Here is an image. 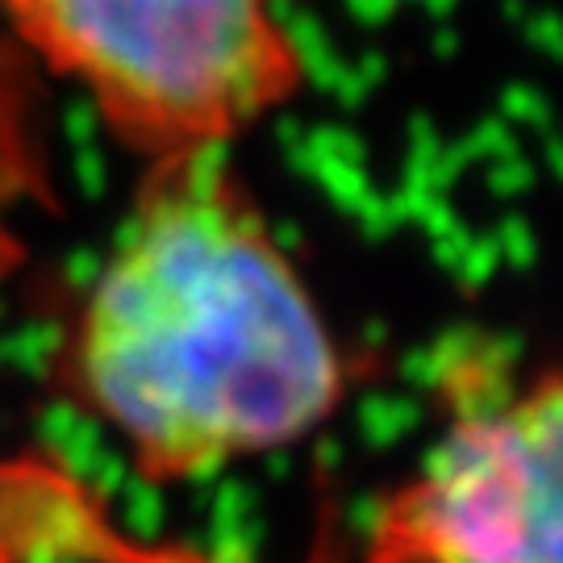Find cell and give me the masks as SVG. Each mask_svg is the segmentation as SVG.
<instances>
[{"label":"cell","mask_w":563,"mask_h":563,"mask_svg":"<svg viewBox=\"0 0 563 563\" xmlns=\"http://www.w3.org/2000/svg\"><path fill=\"white\" fill-rule=\"evenodd\" d=\"M213 155L163 159L67 346L71 388L151 476L301 443L342 401L322 309Z\"/></svg>","instance_id":"obj_1"},{"label":"cell","mask_w":563,"mask_h":563,"mask_svg":"<svg viewBox=\"0 0 563 563\" xmlns=\"http://www.w3.org/2000/svg\"><path fill=\"white\" fill-rule=\"evenodd\" d=\"M104 121L163 159L218 151L292 97L280 0H0Z\"/></svg>","instance_id":"obj_2"},{"label":"cell","mask_w":563,"mask_h":563,"mask_svg":"<svg viewBox=\"0 0 563 563\" xmlns=\"http://www.w3.org/2000/svg\"><path fill=\"white\" fill-rule=\"evenodd\" d=\"M563 393L467 397L380 526L393 563H563Z\"/></svg>","instance_id":"obj_3"}]
</instances>
